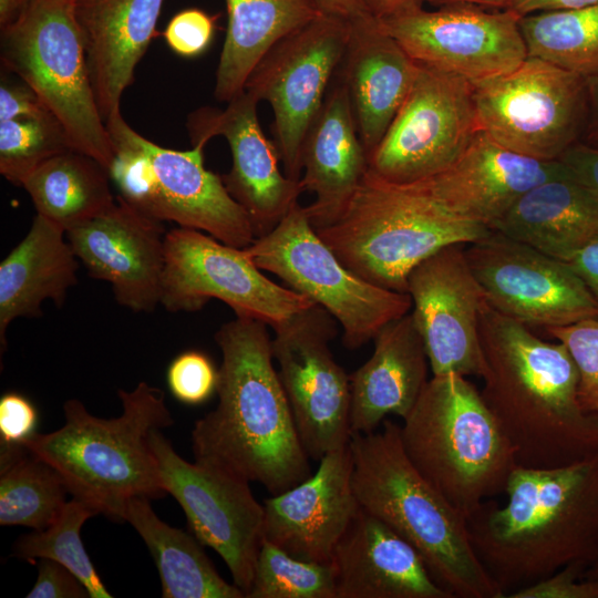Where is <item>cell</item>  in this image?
<instances>
[{"instance_id":"1f68e13d","label":"cell","mask_w":598,"mask_h":598,"mask_svg":"<svg viewBox=\"0 0 598 598\" xmlns=\"http://www.w3.org/2000/svg\"><path fill=\"white\" fill-rule=\"evenodd\" d=\"M157 567L164 598H244L235 584L216 570L194 534L169 526L153 511L150 498H132L124 512Z\"/></svg>"},{"instance_id":"277c9868","label":"cell","mask_w":598,"mask_h":598,"mask_svg":"<svg viewBox=\"0 0 598 598\" xmlns=\"http://www.w3.org/2000/svg\"><path fill=\"white\" fill-rule=\"evenodd\" d=\"M349 447L360 507L409 542L439 585L454 598H504L474 551L466 517L411 463L398 423L353 433Z\"/></svg>"},{"instance_id":"4dcf8cb0","label":"cell","mask_w":598,"mask_h":598,"mask_svg":"<svg viewBox=\"0 0 598 598\" xmlns=\"http://www.w3.org/2000/svg\"><path fill=\"white\" fill-rule=\"evenodd\" d=\"M227 30L214 94L229 102L245 90L251 71L281 39L322 12L316 0H225Z\"/></svg>"},{"instance_id":"ee69618b","label":"cell","mask_w":598,"mask_h":598,"mask_svg":"<svg viewBox=\"0 0 598 598\" xmlns=\"http://www.w3.org/2000/svg\"><path fill=\"white\" fill-rule=\"evenodd\" d=\"M27 598H87L90 594L83 582L65 566L41 558L38 578Z\"/></svg>"},{"instance_id":"d590c367","label":"cell","mask_w":598,"mask_h":598,"mask_svg":"<svg viewBox=\"0 0 598 598\" xmlns=\"http://www.w3.org/2000/svg\"><path fill=\"white\" fill-rule=\"evenodd\" d=\"M94 515L97 513L92 507L73 497L49 527L20 536L13 544V556L32 564L35 559H53L83 582L91 598H112L80 537L83 524Z\"/></svg>"},{"instance_id":"6da1fadb","label":"cell","mask_w":598,"mask_h":598,"mask_svg":"<svg viewBox=\"0 0 598 598\" xmlns=\"http://www.w3.org/2000/svg\"><path fill=\"white\" fill-rule=\"evenodd\" d=\"M214 339L221 351L218 403L194 424L195 461L280 494L308 478L311 467L272 363L267 324L236 316Z\"/></svg>"},{"instance_id":"e0dca14e","label":"cell","mask_w":598,"mask_h":598,"mask_svg":"<svg viewBox=\"0 0 598 598\" xmlns=\"http://www.w3.org/2000/svg\"><path fill=\"white\" fill-rule=\"evenodd\" d=\"M159 476L167 494L183 508L189 529L227 565L246 595L262 540L265 508L249 482L214 466L186 461L162 430L151 435Z\"/></svg>"},{"instance_id":"44dd1931","label":"cell","mask_w":598,"mask_h":598,"mask_svg":"<svg viewBox=\"0 0 598 598\" xmlns=\"http://www.w3.org/2000/svg\"><path fill=\"white\" fill-rule=\"evenodd\" d=\"M166 233L163 221L117 196L65 236L89 275L109 282L121 306L151 312L162 298Z\"/></svg>"},{"instance_id":"7bdbcfd3","label":"cell","mask_w":598,"mask_h":598,"mask_svg":"<svg viewBox=\"0 0 598 598\" xmlns=\"http://www.w3.org/2000/svg\"><path fill=\"white\" fill-rule=\"evenodd\" d=\"M37 426L38 411L28 398L17 392H8L0 398L1 448L25 447Z\"/></svg>"},{"instance_id":"2e32d148","label":"cell","mask_w":598,"mask_h":598,"mask_svg":"<svg viewBox=\"0 0 598 598\" xmlns=\"http://www.w3.org/2000/svg\"><path fill=\"white\" fill-rule=\"evenodd\" d=\"M486 302L529 329L566 327L598 317V301L566 261L492 230L466 245Z\"/></svg>"},{"instance_id":"4316f807","label":"cell","mask_w":598,"mask_h":598,"mask_svg":"<svg viewBox=\"0 0 598 598\" xmlns=\"http://www.w3.org/2000/svg\"><path fill=\"white\" fill-rule=\"evenodd\" d=\"M338 75L348 89L359 137L369 154L406 99L417 63L372 17L350 21Z\"/></svg>"},{"instance_id":"603a6c76","label":"cell","mask_w":598,"mask_h":598,"mask_svg":"<svg viewBox=\"0 0 598 598\" xmlns=\"http://www.w3.org/2000/svg\"><path fill=\"white\" fill-rule=\"evenodd\" d=\"M565 171L558 159L518 154L476 131L451 165L413 183L451 215L491 229L524 193Z\"/></svg>"},{"instance_id":"60d3db41","label":"cell","mask_w":598,"mask_h":598,"mask_svg":"<svg viewBox=\"0 0 598 598\" xmlns=\"http://www.w3.org/2000/svg\"><path fill=\"white\" fill-rule=\"evenodd\" d=\"M216 17L189 8L176 13L167 23L164 38L173 52L183 58L202 55L212 44Z\"/></svg>"},{"instance_id":"681fc988","label":"cell","mask_w":598,"mask_h":598,"mask_svg":"<svg viewBox=\"0 0 598 598\" xmlns=\"http://www.w3.org/2000/svg\"><path fill=\"white\" fill-rule=\"evenodd\" d=\"M368 13L375 20L390 18L422 7L425 0H361Z\"/></svg>"},{"instance_id":"3957f363","label":"cell","mask_w":598,"mask_h":598,"mask_svg":"<svg viewBox=\"0 0 598 598\" xmlns=\"http://www.w3.org/2000/svg\"><path fill=\"white\" fill-rule=\"evenodd\" d=\"M505 494L504 506L487 499L466 519L474 551L504 598L598 559V455L556 467L517 465Z\"/></svg>"},{"instance_id":"f35d334b","label":"cell","mask_w":598,"mask_h":598,"mask_svg":"<svg viewBox=\"0 0 598 598\" xmlns=\"http://www.w3.org/2000/svg\"><path fill=\"white\" fill-rule=\"evenodd\" d=\"M545 332L567 348L577 367L581 409L598 415V317Z\"/></svg>"},{"instance_id":"f546056e","label":"cell","mask_w":598,"mask_h":598,"mask_svg":"<svg viewBox=\"0 0 598 598\" xmlns=\"http://www.w3.org/2000/svg\"><path fill=\"white\" fill-rule=\"evenodd\" d=\"M65 230L37 214L24 238L0 262V348L17 318L42 316L43 301L61 307L78 282L79 264Z\"/></svg>"},{"instance_id":"816d5d0a","label":"cell","mask_w":598,"mask_h":598,"mask_svg":"<svg viewBox=\"0 0 598 598\" xmlns=\"http://www.w3.org/2000/svg\"><path fill=\"white\" fill-rule=\"evenodd\" d=\"M31 0H0L1 30L13 23L25 10Z\"/></svg>"},{"instance_id":"ac0fdd59","label":"cell","mask_w":598,"mask_h":598,"mask_svg":"<svg viewBox=\"0 0 598 598\" xmlns=\"http://www.w3.org/2000/svg\"><path fill=\"white\" fill-rule=\"evenodd\" d=\"M520 17L476 6L422 7L377 20L420 65L476 82L506 73L527 56Z\"/></svg>"},{"instance_id":"d6986e66","label":"cell","mask_w":598,"mask_h":598,"mask_svg":"<svg viewBox=\"0 0 598 598\" xmlns=\"http://www.w3.org/2000/svg\"><path fill=\"white\" fill-rule=\"evenodd\" d=\"M463 244L446 245L409 274L406 293L433 375L483 377L480 317L486 299Z\"/></svg>"},{"instance_id":"83f0119b","label":"cell","mask_w":598,"mask_h":598,"mask_svg":"<svg viewBox=\"0 0 598 598\" xmlns=\"http://www.w3.org/2000/svg\"><path fill=\"white\" fill-rule=\"evenodd\" d=\"M371 358L350 374V426L375 431L389 414L404 419L424 390L429 358L412 313L386 323Z\"/></svg>"},{"instance_id":"e575fe53","label":"cell","mask_w":598,"mask_h":598,"mask_svg":"<svg viewBox=\"0 0 598 598\" xmlns=\"http://www.w3.org/2000/svg\"><path fill=\"white\" fill-rule=\"evenodd\" d=\"M519 28L528 56L586 80L598 78V4L527 14Z\"/></svg>"},{"instance_id":"11a10c76","label":"cell","mask_w":598,"mask_h":598,"mask_svg":"<svg viewBox=\"0 0 598 598\" xmlns=\"http://www.w3.org/2000/svg\"><path fill=\"white\" fill-rule=\"evenodd\" d=\"M584 578L598 579V559L586 570Z\"/></svg>"},{"instance_id":"4fadbf2b","label":"cell","mask_w":598,"mask_h":598,"mask_svg":"<svg viewBox=\"0 0 598 598\" xmlns=\"http://www.w3.org/2000/svg\"><path fill=\"white\" fill-rule=\"evenodd\" d=\"M261 271L241 248L200 230L173 228L165 237L161 305L171 312H194L218 299L236 316L271 328L315 305Z\"/></svg>"},{"instance_id":"f907efd6","label":"cell","mask_w":598,"mask_h":598,"mask_svg":"<svg viewBox=\"0 0 598 598\" xmlns=\"http://www.w3.org/2000/svg\"><path fill=\"white\" fill-rule=\"evenodd\" d=\"M322 13L349 21L371 17L361 0H316Z\"/></svg>"},{"instance_id":"db71d44e","label":"cell","mask_w":598,"mask_h":598,"mask_svg":"<svg viewBox=\"0 0 598 598\" xmlns=\"http://www.w3.org/2000/svg\"><path fill=\"white\" fill-rule=\"evenodd\" d=\"M587 81H588L589 96L591 99V104L594 109V120H592L594 135L596 136L597 138L596 141L598 142V78H594Z\"/></svg>"},{"instance_id":"7c38bea8","label":"cell","mask_w":598,"mask_h":598,"mask_svg":"<svg viewBox=\"0 0 598 598\" xmlns=\"http://www.w3.org/2000/svg\"><path fill=\"white\" fill-rule=\"evenodd\" d=\"M350 21L321 13L276 43L257 63L245 91L267 101L283 173L300 181L305 137L320 112L350 38Z\"/></svg>"},{"instance_id":"7a4b0ae2","label":"cell","mask_w":598,"mask_h":598,"mask_svg":"<svg viewBox=\"0 0 598 598\" xmlns=\"http://www.w3.org/2000/svg\"><path fill=\"white\" fill-rule=\"evenodd\" d=\"M482 398L514 448L517 465L556 467L598 455V415L578 400V370L559 341L487 302L480 317Z\"/></svg>"},{"instance_id":"52a82bcc","label":"cell","mask_w":598,"mask_h":598,"mask_svg":"<svg viewBox=\"0 0 598 598\" xmlns=\"http://www.w3.org/2000/svg\"><path fill=\"white\" fill-rule=\"evenodd\" d=\"M316 231L349 270L406 292L408 276L419 262L491 229L451 215L416 183H389L368 169L339 219Z\"/></svg>"},{"instance_id":"9f6ffc18","label":"cell","mask_w":598,"mask_h":598,"mask_svg":"<svg viewBox=\"0 0 598 598\" xmlns=\"http://www.w3.org/2000/svg\"><path fill=\"white\" fill-rule=\"evenodd\" d=\"M68 1H74L75 2L76 0H68Z\"/></svg>"},{"instance_id":"484cf974","label":"cell","mask_w":598,"mask_h":598,"mask_svg":"<svg viewBox=\"0 0 598 598\" xmlns=\"http://www.w3.org/2000/svg\"><path fill=\"white\" fill-rule=\"evenodd\" d=\"M164 0H76L92 87L104 122L121 111L124 91L155 35Z\"/></svg>"},{"instance_id":"7402d4cb","label":"cell","mask_w":598,"mask_h":598,"mask_svg":"<svg viewBox=\"0 0 598 598\" xmlns=\"http://www.w3.org/2000/svg\"><path fill=\"white\" fill-rule=\"evenodd\" d=\"M262 538L290 555L331 563L360 509L352 487L349 444L324 455L315 474L264 502Z\"/></svg>"},{"instance_id":"cb8c5ba5","label":"cell","mask_w":598,"mask_h":598,"mask_svg":"<svg viewBox=\"0 0 598 598\" xmlns=\"http://www.w3.org/2000/svg\"><path fill=\"white\" fill-rule=\"evenodd\" d=\"M331 563L337 598H454L409 542L361 507Z\"/></svg>"},{"instance_id":"ab89813d","label":"cell","mask_w":598,"mask_h":598,"mask_svg":"<svg viewBox=\"0 0 598 598\" xmlns=\"http://www.w3.org/2000/svg\"><path fill=\"white\" fill-rule=\"evenodd\" d=\"M219 372L202 351L178 354L167 369V385L173 396L187 405L206 402L216 392Z\"/></svg>"},{"instance_id":"ba28073f","label":"cell","mask_w":598,"mask_h":598,"mask_svg":"<svg viewBox=\"0 0 598 598\" xmlns=\"http://www.w3.org/2000/svg\"><path fill=\"white\" fill-rule=\"evenodd\" d=\"M105 124L114 146L110 176L125 202L157 220L204 231L236 248L254 243L246 212L221 176L205 167L203 145L163 147L136 132L121 111Z\"/></svg>"},{"instance_id":"30bf717a","label":"cell","mask_w":598,"mask_h":598,"mask_svg":"<svg viewBox=\"0 0 598 598\" xmlns=\"http://www.w3.org/2000/svg\"><path fill=\"white\" fill-rule=\"evenodd\" d=\"M244 250L259 269L324 308L342 327L348 349L374 339L381 328L412 308L409 293L369 282L343 266L300 204Z\"/></svg>"},{"instance_id":"9c48e42d","label":"cell","mask_w":598,"mask_h":598,"mask_svg":"<svg viewBox=\"0 0 598 598\" xmlns=\"http://www.w3.org/2000/svg\"><path fill=\"white\" fill-rule=\"evenodd\" d=\"M74 3L31 0L1 30V62L38 94L73 150L109 168L114 146L95 100Z\"/></svg>"},{"instance_id":"8d00e7d4","label":"cell","mask_w":598,"mask_h":598,"mask_svg":"<svg viewBox=\"0 0 598 598\" xmlns=\"http://www.w3.org/2000/svg\"><path fill=\"white\" fill-rule=\"evenodd\" d=\"M246 598H337L334 566L295 557L262 538Z\"/></svg>"},{"instance_id":"8992f818","label":"cell","mask_w":598,"mask_h":598,"mask_svg":"<svg viewBox=\"0 0 598 598\" xmlns=\"http://www.w3.org/2000/svg\"><path fill=\"white\" fill-rule=\"evenodd\" d=\"M457 373L429 379L400 425L411 463L466 519L505 493L515 452L481 391Z\"/></svg>"},{"instance_id":"9a60e30c","label":"cell","mask_w":598,"mask_h":598,"mask_svg":"<svg viewBox=\"0 0 598 598\" xmlns=\"http://www.w3.org/2000/svg\"><path fill=\"white\" fill-rule=\"evenodd\" d=\"M411 90L368 169L393 184L430 177L451 165L476 133L472 83L417 64Z\"/></svg>"},{"instance_id":"bcb514c9","label":"cell","mask_w":598,"mask_h":598,"mask_svg":"<svg viewBox=\"0 0 598 598\" xmlns=\"http://www.w3.org/2000/svg\"><path fill=\"white\" fill-rule=\"evenodd\" d=\"M598 195V146L571 145L559 158Z\"/></svg>"},{"instance_id":"ffe728a7","label":"cell","mask_w":598,"mask_h":598,"mask_svg":"<svg viewBox=\"0 0 598 598\" xmlns=\"http://www.w3.org/2000/svg\"><path fill=\"white\" fill-rule=\"evenodd\" d=\"M258 100L243 91L224 110L202 107L192 112L187 128L193 145L224 136L231 153L230 171L221 175L230 196L246 212L255 239L269 234L297 205L300 181L279 168V153L260 127Z\"/></svg>"},{"instance_id":"d4e9b609","label":"cell","mask_w":598,"mask_h":598,"mask_svg":"<svg viewBox=\"0 0 598 598\" xmlns=\"http://www.w3.org/2000/svg\"><path fill=\"white\" fill-rule=\"evenodd\" d=\"M301 164V187L315 195L305 210L317 230L339 219L368 171V153L339 76L305 137Z\"/></svg>"},{"instance_id":"8fae6325","label":"cell","mask_w":598,"mask_h":598,"mask_svg":"<svg viewBox=\"0 0 598 598\" xmlns=\"http://www.w3.org/2000/svg\"><path fill=\"white\" fill-rule=\"evenodd\" d=\"M476 130L518 154L557 161L584 121L588 81L534 56L515 69L471 82Z\"/></svg>"},{"instance_id":"f6af8a7d","label":"cell","mask_w":598,"mask_h":598,"mask_svg":"<svg viewBox=\"0 0 598 598\" xmlns=\"http://www.w3.org/2000/svg\"><path fill=\"white\" fill-rule=\"evenodd\" d=\"M49 112L38 94L24 81L20 78L12 80L2 73L0 122L22 116H37Z\"/></svg>"},{"instance_id":"f1b7e54d","label":"cell","mask_w":598,"mask_h":598,"mask_svg":"<svg viewBox=\"0 0 598 598\" xmlns=\"http://www.w3.org/2000/svg\"><path fill=\"white\" fill-rule=\"evenodd\" d=\"M491 229L569 262L598 235V195L566 165L524 193Z\"/></svg>"},{"instance_id":"c3c4849f","label":"cell","mask_w":598,"mask_h":598,"mask_svg":"<svg viewBox=\"0 0 598 598\" xmlns=\"http://www.w3.org/2000/svg\"><path fill=\"white\" fill-rule=\"evenodd\" d=\"M594 4H598V0H511L504 10L524 17L546 11L580 9Z\"/></svg>"},{"instance_id":"f5cc1de1","label":"cell","mask_w":598,"mask_h":598,"mask_svg":"<svg viewBox=\"0 0 598 598\" xmlns=\"http://www.w3.org/2000/svg\"><path fill=\"white\" fill-rule=\"evenodd\" d=\"M435 6L470 4L476 7H495L504 9L511 0H425Z\"/></svg>"},{"instance_id":"5bb4252c","label":"cell","mask_w":598,"mask_h":598,"mask_svg":"<svg viewBox=\"0 0 598 598\" xmlns=\"http://www.w3.org/2000/svg\"><path fill=\"white\" fill-rule=\"evenodd\" d=\"M272 329V355L299 440L309 458L319 462L347 446L352 435L350 375L329 348L337 320L315 303Z\"/></svg>"},{"instance_id":"7dc6e473","label":"cell","mask_w":598,"mask_h":598,"mask_svg":"<svg viewBox=\"0 0 598 598\" xmlns=\"http://www.w3.org/2000/svg\"><path fill=\"white\" fill-rule=\"evenodd\" d=\"M598 301V235L568 262Z\"/></svg>"},{"instance_id":"74e56055","label":"cell","mask_w":598,"mask_h":598,"mask_svg":"<svg viewBox=\"0 0 598 598\" xmlns=\"http://www.w3.org/2000/svg\"><path fill=\"white\" fill-rule=\"evenodd\" d=\"M71 148L64 128L50 112L0 122V173L13 185L22 186L40 164Z\"/></svg>"},{"instance_id":"b9f144b4","label":"cell","mask_w":598,"mask_h":598,"mask_svg":"<svg viewBox=\"0 0 598 598\" xmlns=\"http://www.w3.org/2000/svg\"><path fill=\"white\" fill-rule=\"evenodd\" d=\"M585 571L578 565L567 566L507 598H598V579L584 578Z\"/></svg>"},{"instance_id":"836d02e7","label":"cell","mask_w":598,"mask_h":598,"mask_svg":"<svg viewBox=\"0 0 598 598\" xmlns=\"http://www.w3.org/2000/svg\"><path fill=\"white\" fill-rule=\"evenodd\" d=\"M66 493L56 471L27 447L0 450V525L45 529Z\"/></svg>"},{"instance_id":"d6a6232c","label":"cell","mask_w":598,"mask_h":598,"mask_svg":"<svg viewBox=\"0 0 598 598\" xmlns=\"http://www.w3.org/2000/svg\"><path fill=\"white\" fill-rule=\"evenodd\" d=\"M111 181L109 168L102 163L71 148L40 164L22 187L37 214L66 231L115 202Z\"/></svg>"},{"instance_id":"5b68a950","label":"cell","mask_w":598,"mask_h":598,"mask_svg":"<svg viewBox=\"0 0 598 598\" xmlns=\"http://www.w3.org/2000/svg\"><path fill=\"white\" fill-rule=\"evenodd\" d=\"M117 394L123 406L120 416H94L81 401L70 399L63 405V426L35 433L24 446L56 471L74 498L97 514L124 522L132 498L167 494L151 435L169 427L174 420L164 392L145 381L132 391L120 389Z\"/></svg>"}]
</instances>
